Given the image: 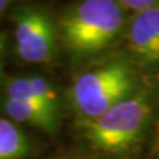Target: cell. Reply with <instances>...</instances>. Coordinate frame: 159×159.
I'll use <instances>...</instances> for the list:
<instances>
[{"label":"cell","instance_id":"6da1fadb","mask_svg":"<svg viewBox=\"0 0 159 159\" xmlns=\"http://www.w3.org/2000/svg\"><path fill=\"white\" fill-rule=\"evenodd\" d=\"M155 96L150 86L142 85L103 114L80 119V131L90 146L99 151L121 155L142 142L151 123Z\"/></svg>","mask_w":159,"mask_h":159},{"label":"cell","instance_id":"7a4b0ae2","mask_svg":"<svg viewBox=\"0 0 159 159\" xmlns=\"http://www.w3.org/2000/svg\"><path fill=\"white\" fill-rule=\"evenodd\" d=\"M125 11L114 0H85L60 19V33L70 52L86 56L106 49L123 25Z\"/></svg>","mask_w":159,"mask_h":159},{"label":"cell","instance_id":"3957f363","mask_svg":"<svg viewBox=\"0 0 159 159\" xmlns=\"http://www.w3.org/2000/svg\"><path fill=\"white\" fill-rule=\"evenodd\" d=\"M142 84L125 60H110L81 73L70 88V101L81 119L103 114L135 93Z\"/></svg>","mask_w":159,"mask_h":159},{"label":"cell","instance_id":"277c9868","mask_svg":"<svg viewBox=\"0 0 159 159\" xmlns=\"http://www.w3.org/2000/svg\"><path fill=\"white\" fill-rule=\"evenodd\" d=\"M15 51L28 64L49 62L57 47V28L47 11L21 7L12 13Z\"/></svg>","mask_w":159,"mask_h":159},{"label":"cell","instance_id":"5b68a950","mask_svg":"<svg viewBox=\"0 0 159 159\" xmlns=\"http://www.w3.org/2000/svg\"><path fill=\"white\" fill-rule=\"evenodd\" d=\"M4 98L23 101L60 116V98L45 77L25 74L9 78L4 88Z\"/></svg>","mask_w":159,"mask_h":159},{"label":"cell","instance_id":"8992f818","mask_svg":"<svg viewBox=\"0 0 159 159\" xmlns=\"http://www.w3.org/2000/svg\"><path fill=\"white\" fill-rule=\"evenodd\" d=\"M129 43L139 60L146 64H159V4L133 17Z\"/></svg>","mask_w":159,"mask_h":159},{"label":"cell","instance_id":"52a82bcc","mask_svg":"<svg viewBox=\"0 0 159 159\" xmlns=\"http://www.w3.org/2000/svg\"><path fill=\"white\" fill-rule=\"evenodd\" d=\"M2 109L6 113L8 119L12 122L25 123L47 134H56L58 129L60 116L53 114L43 107L31 105V103L16 101V99L4 98L2 99Z\"/></svg>","mask_w":159,"mask_h":159},{"label":"cell","instance_id":"ba28073f","mask_svg":"<svg viewBox=\"0 0 159 159\" xmlns=\"http://www.w3.org/2000/svg\"><path fill=\"white\" fill-rule=\"evenodd\" d=\"M32 143L11 119L0 118V159H24L31 155Z\"/></svg>","mask_w":159,"mask_h":159},{"label":"cell","instance_id":"9c48e42d","mask_svg":"<svg viewBox=\"0 0 159 159\" xmlns=\"http://www.w3.org/2000/svg\"><path fill=\"white\" fill-rule=\"evenodd\" d=\"M118 3H119V6L122 7L123 11L127 9V11L133 12L134 16L146 12L159 4V2H155V0H121V2H118Z\"/></svg>","mask_w":159,"mask_h":159},{"label":"cell","instance_id":"30bf717a","mask_svg":"<svg viewBox=\"0 0 159 159\" xmlns=\"http://www.w3.org/2000/svg\"><path fill=\"white\" fill-rule=\"evenodd\" d=\"M11 2H8V0H0V15H3L4 12L7 11V9L11 7Z\"/></svg>","mask_w":159,"mask_h":159},{"label":"cell","instance_id":"8fae6325","mask_svg":"<svg viewBox=\"0 0 159 159\" xmlns=\"http://www.w3.org/2000/svg\"><path fill=\"white\" fill-rule=\"evenodd\" d=\"M6 40H7V34L0 32V54H2L4 47H6Z\"/></svg>","mask_w":159,"mask_h":159},{"label":"cell","instance_id":"7c38bea8","mask_svg":"<svg viewBox=\"0 0 159 159\" xmlns=\"http://www.w3.org/2000/svg\"><path fill=\"white\" fill-rule=\"evenodd\" d=\"M61 159H86V158H61Z\"/></svg>","mask_w":159,"mask_h":159},{"label":"cell","instance_id":"4fadbf2b","mask_svg":"<svg viewBox=\"0 0 159 159\" xmlns=\"http://www.w3.org/2000/svg\"><path fill=\"white\" fill-rule=\"evenodd\" d=\"M0 80H2V64H0Z\"/></svg>","mask_w":159,"mask_h":159}]
</instances>
